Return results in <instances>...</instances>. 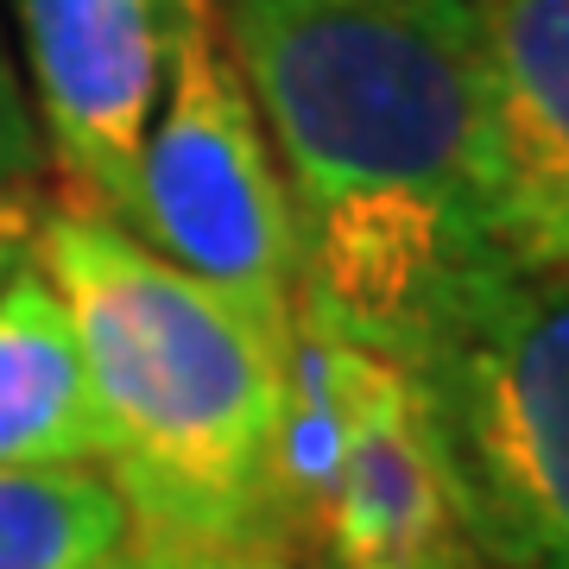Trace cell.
Listing matches in <instances>:
<instances>
[{
  "label": "cell",
  "mask_w": 569,
  "mask_h": 569,
  "mask_svg": "<svg viewBox=\"0 0 569 569\" xmlns=\"http://www.w3.org/2000/svg\"><path fill=\"white\" fill-rule=\"evenodd\" d=\"M298 222V323L399 361L507 266L481 164V0H216Z\"/></svg>",
  "instance_id": "1"
},
{
  "label": "cell",
  "mask_w": 569,
  "mask_h": 569,
  "mask_svg": "<svg viewBox=\"0 0 569 569\" xmlns=\"http://www.w3.org/2000/svg\"><path fill=\"white\" fill-rule=\"evenodd\" d=\"M39 266L77 323L102 475L133 538L284 550V342L140 234L44 197Z\"/></svg>",
  "instance_id": "2"
},
{
  "label": "cell",
  "mask_w": 569,
  "mask_h": 569,
  "mask_svg": "<svg viewBox=\"0 0 569 569\" xmlns=\"http://www.w3.org/2000/svg\"><path fill=\"white\" fill-rule=\"evenodd\" d=\"M481 569H569V266H493L399 355Z\"/></svg>",
  "instance_id": "3"
},
{
  "label": "cell",
  "mask_w": 569,
  "mask_h": 569,
  "mask_svg": "<svg viewBox=\"0 0 569 569\" xmlns=\"http://www.w3.org/2000/svg\"><path fill=\"white\" fill-rule=\"evenodd\" d=\"M279 468L298 569H481L406 373L298 317L284 342Z\"/></svg>",
  "instance_id": "4"
},
{
  "label": "cell",
  "mask_w": 569,
  "mask_h": 569,
  "mask_svg": "<svg viewBox=\"0 0 569 569\" xmlns=\"http://www.w3.org/2000/svg\"><path fill=\"white\" fill-rule=\"evenodd\" d=\"M159 260L203 279L272 336L298 317V222L216 0H183L171 82L133 171V222Z\"/></svg>",
  "instance_id": "5"
},
{
  "label": "cell",
  "mask_w": 569,
  "mask_h": 569,
  "mask_svg": "<svg viewBox=\"0 0 569 569\" xmlns=\"http://www.w3.org/2000/svg\"><path fill=\"white\" fill-rule=\"evenodd\" d=\"M183 0H13V58L58 197L133 222V171L171 82Z\"/></svg>",
  "instance_id": "6"
},
{
  "label": "cell",
  "mask_w": 569,
  "mask_h": 569,
  "mask_svg": "<svg viewBox=\"0 0 569 569\" xmlns=\"http://www.w3.org/2000/svg\"><path fill=\"white\" fill-rule=\"evenodd\" d=\"M481 164L493 253L569 266V0H481Z\"/></svg>",
  "instance_id": "7"
},
{
  "label": "cell",
  "mask_w": 569,
  "mask_h": 569,
  "mask_svg": "<svg viewBox=\"0 0 569 569\" xmlns=\"http://www.w3.org/2000/svg\"><path fill=\"white\" fill-rule=\"evenodd\" d=\"M0 468H102L77 323L39 253L0 284Z\"/></svg>",
  "instance_id": "8"
},
{
  "label": "cell",
  "mask_w": 569,
  "mask_h": 569,
  "mask_svg": "<svg viewBox=\"0 0 569 569\" xmlns=\"http://www.w3.org/2000/svg\"><path fill=\"white\" fill-rule=\"evenodd\" d=\"M133 519L102 468H0V569H127Z\"/></svg>",
  "instance_id": "9"
},
{
  "label": "cell",
  "mask_w": 569,
  "mask_h": 569,
  "mask_svg": "<svg viewBox=\"0 0 569 569\" xmlns=\"http://www.w3.org/2000/svg\"><path fill=\"white\" fill-rule=\"evenodd\" d=\"M32 178H44V146H39L32 102H26L7 20H0V190H7V183H32Z\"/></svg>",
  "instance_id": "10"
},
{
  "label": "cell",
  "mask_w": 569,
  "mask_h": 569,
  "mask_svg": "<svg viewBox=\"0 0 569 569\" xmlns=\"http://www.w3.org/2000/svg\"><path fill=\"white\" fill-rule=\"evenodd\" d=\"M127 569H298L284 550H247V545H159L133 538Z\"/></svg>",
  "instance_id": "11"
},
{
  "label": "cell",
  "mask_w": 569,
  "mask_h": 569,
  "mask_svg": "<svg viewBox=\"0 0 569 569\" xmlns=\"http://www.w3.org/2000/svg\"><path fill=\"white\" fill-rule=\"evenodd\" d=\"M44 197H51L44 178L7 183V190H0V284L32 260V247H39V222H44Z\"/></svg>",
  "instance_id": "12"
}]
</instances>
